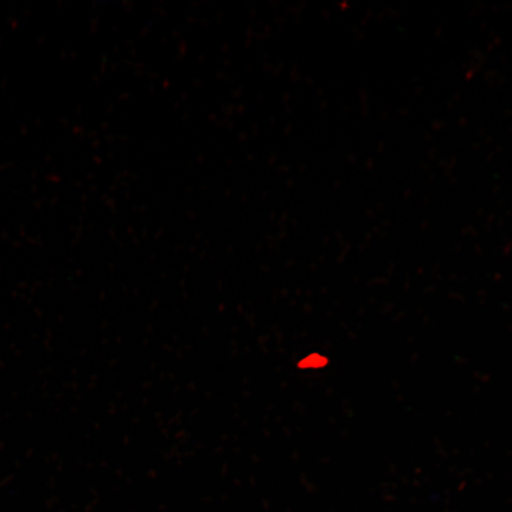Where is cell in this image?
I'll list each match as a JSON object with an SVG mask.
<instances>
[{
    "label": "cell",
    "mask_w": 512,
    "mask_h": 512,
    "mask_svg": "<svg viewBox=\"0 0 512 512\" xmlns=\"http://www.w3.org/2000/svg\"><path fill=\"white\" fill-rule=\"evenodd\" d=\"M328 363L325 357L320 356L318 354H312L309 357L304 358L302 362L299 363L300 368H322L325 364Z\"/></svg>",
    "instance_id": "cell-1"
}]
</instances>
